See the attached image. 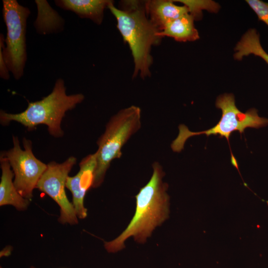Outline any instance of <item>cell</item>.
Here are the masks:
<instances>
[{"instance_id": "obj_12", "label": "cell", "mask_w": 268, "mask_h": 268, "mask_svg": "<svg viewBox=\"0 0 268 268\" xmlns=\"http://www.w3.org/2000/svg\"><path fill=\"white\" fill-rule=\"evenodd\" d=\"M1 176L0 183V205H11L18 210H26L29 204V200L22 197L16 190L12 178L14 176L10 169L8 160L0 155Z\"/></svg>"}, {"instance_id": "obj_4", "label": "cell", "mask_w": 268, "mask_h": 268, "mask_svg": "<svg viewBox=\"0 0 268 268\" xmlns=\"http://www.w3.org/2000/svg\"><path fill=\"white\" fill-rule=\"evenodd\" d=\"M141 126V110L134 105L120 110L110 118L104 132L97 141L92 188L102 184L111 162L121 157L123 146Z\"/></svg>"}, {"instance_id": "obj_10", "label": "cell", "mask_w": 268, "mask_h": 268, "mask_svg": "<svg viewBox=\"0 0 268 268\" xmlns=\"http://www.w3.org/2000/svg\"><path fill=\"white\" fill-rule=\"evenodd\" d=\"M145 10L148 18L159 32L169 22L189 13L186 5H176L173 0H145Z\"/></svg>"}, {"instance_id": "obj_5", "label": "cell", "mask_w": 268, "mask_h": 268, "mask_svg": "<svg viewBox=\"0 0 268 268\" xmlns=\"http://www.w3.org/2000/svg\"><path fill=\"white\" fill-rule=\"evenodd\" d=\"M215 105L222 111L221 117L217 124L207 130L198 132H191L185 126L180 125L178 136L171 144L173 151H181L186 140L194 135H219V137H224L229 141L231 134L235 131L242 134L247 128L259 129L268 125V119L260 117L256 109H249L245 113L240 111L235 105L232 94L220 95Z\"/></svg>"}, {"instance_id": "obj_15", "label": "cell", "mask_w": 268, "mask_h": 268, "mask_svg": "<svg viewBox=\"0 0 268 268\" xmlns=\"http://www.w3.org/2000/svg\"><path fill=\"white\" fill-rule=\"evenodd\" d=\"M179 1L186 5L189 9V13L195 19H198L201 15L202 9H207L209 11L216 12L218 10L219 5L214 1L211 0H174Z\"/></svg>"}, {"instance_id": "obj_13", "label": "cell", "mask_w": 268, "mask_h": 268, "mask_svg": "<svg viewBox=\"0 0 268 268\" xmlns=\"http://www.w3.org/2000/svg\"><path fill=\"white\" fill-rule=\"evenodd\" d=\"M195 19L189 13L169 22L158 33V36L173 38L178 42L194 41L199 38L194 24Z\"/></svg>"}, {"instance_id": "obj_18", "label": "cell", "mask_w": 268, "mask_h": 268, "mask_svg": "<svg viewBox=\"0 0 268 268\" xmlns=\"http://www.w3.org/2000/svg\"><path fill=\"white\" fill-rule=\"evenodd\" d=\"M0 268H2L0 267ZM30 268H35L33 266H31Z\"/></svg>"}, {"instance_id": "obj_17", "label": "cell", "mask_w": 268, "mask_h": 268, "mask_svg": "<svg viewBox=\"0 0 268 268\" xmlns=\"http://www.w3.org/2000/svg\"><path fill=\"white\" fill-rule=\"evenodd\" d=\"M9 71L5 63L2 51V42L0 40V76L3 79L9 78Z\"/></svg>"}, {"instance_id": "obj_7", "label": "cell", "mask_w": 268, "mask_h": 268, "mask_svg": "<svg viewBox=\"0 0 268 268\" xmlns=\"http://www.w3.org/2000/svg\"><path fill=\"white\" fill-rule=\"evenodd\" d=\"M13 146L0 155L7 159L14 175V185L19 194L29 200L33 191L47 168V164L37 159L32 152L31 140L23 138L24 149L17 136L12 137Z\"/></svg>"}, {"instance_id": "obj_8", "label": "cell", "mask_w": 268, "mask_h": 268, "mask_svg": "<svg viewBox=\"0 0 268 268\" xmlns=\"http://www.w3.org/2000/svg\"><path fill=\"white\" fill-rule=\"evenodd\" d=\"M76 162L74 156L69 157L62 163L53 161L40 178L36 189L50 197L60 207L59 221L71 225L78 223L74 207L66 195L65 188L68 175Z\"/></svg>"}, {"instance_id": "obj_11", "label": "cell", "mask_w": 268, "mask_h": 268, "mask_svg": "<svg viewBox=\"0 0 268 268\" xmlns=\"http://www.w3.org/2000/svg\"><path fill=\"white\" fill-rule=\"evenodd\" d=\"M111 0H58L56 4L60 8L75 13L81 18H87L100 25L103 21L104 10Z\"/></svg>"}, {"instance_id": "obj_1", "label": "cell", "mask_w": 268, "mask_h": 268, "mask_svg": "<svg viewBox=\"0 0 268 268\" xmlns=\"http://www.w3.org/2000/svg\"><path fill=\"white\" fill-rule=\"evenodd\" d=\"M152 167L149 181L135 196V212L129 224L115 239L104 242L108 252L115 253L123 250L125 242L130 237L138 243H145L154 230L169 217L168 185L163 181L165 172L158 162H154Z\"/></svg>"}, {"instance_id": "obj_2", "label": "cell", "mask_w": 268, "mask_h": 268, "mask_svg": "<svg viewBox=\"0 0 268 268\" xmlns=\"http://www.w3.org/2000/svg\"><path fill=\"white\" fill-rule=\"evenodd\" d=\"M108 8L117 20V27L124 41L128 44L134 63L133 77L137 75L142 78L151 75L153 62L151 47L157 45L162 38L148 18L145 1L123 0L116 7L112 0Z\"/></svg>"}, {"instance_id": "obj_14", "label": "cell", "mask_w": 268, "mask_h": 268, "mask_svg": "<svg viewBox=\"0 0 268 268\" xmlns=\"http://www.w3.org/2000/svg\"><path fill=\"white\" fill-rule=\"evenodd\" d=\"M234 57L241 60L244 56L251 54L260 57L268 64V54L263 48L260 41V36L254 29L249 30L237 44Z\"/></svg>"}, {"instance_id": "obj_9", "label": "cell", "mask_w": 268, "mask_h": 268, "mask_svg": "<svg viewBox=\"0 0 268 268\" xmlns=\"http://www.w3.org/2000/svg\"><path fill=\"white\" fill-rule=\"evenodd\" d=\"M96 166V153L88 155L79 163V170L73 177L67 178L66 187L72 195V204L77 218L84 219L87 215L84 205L86 192L92 187L94 173Z\"/></svg>"}, {"instance_id": "obj_3", "label": "cell", "mask_w": 268, "mask_h": 268, "mask_svg": "<svg viewBox=\"0 0 268 268\" xmlns=\"http://www.w3.org/2000/svg\"><path fill=\"white\" fill-rule=\"evenodd\" d=\"M84 99V96L81 93L67 95L64 80L59 78L50 94L41 100L28 102L27 108L24 111L12 114L1 110L0 124L7 126L10 122L15 121L26 127L28 131L44 124L47 126L51 135L61 137L64 135L61 126L66 113L74 109Z\"/></svg>"}, {"instance_id": "obj_16", "label": "cell", "mask_w": 268, "mask_h": 268, "mask_svg": "<svg viewBox=\"0 0 268 268\" xmlns=\"http://www.w3.org/2000/svg\"><path fill=\"white\" fill-rule=\"evenodd\" d=\"M246 1L256 13L259 20L268 26V2L260 0H247Z\"/></svg>"}, {"instance_id": "obj_6", "label": "cell", "mask_w": 268, "mask_h": 268, "mask_svg": "<svg viewBox=\"0 0 268 268\" xmlns=\"http://www.w3.org/2000/svg\"><path fill=\"white\" fill-rule=\"evenodd\" d=\"M2 13L7 29L5 39L0 34L3 59L8 70L18 80L23 75L27 61V20L31 12L16 0H3Z\"/></svg>"}]
</instances>
